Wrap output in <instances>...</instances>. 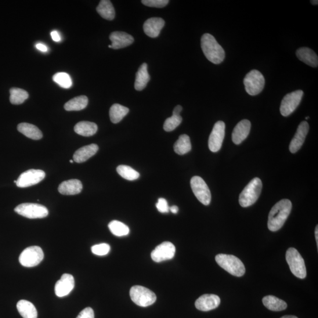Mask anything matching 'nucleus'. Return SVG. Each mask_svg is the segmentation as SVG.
I'll return each instance as SVG.
<instances>
[{"mask_svg":"<svg viewBox=\"0 0 318 318\" xmlns=\"http://www.w3.org/2000/svg\"><path fill=\"white\" fill-rule=\"evenodd\" d=\"M292 205L288 200L278 202L271 209L268 216L267 227L272 232L279 230L290 215Z\"/></svg>","mask_w":318,"mask_h":318,"instance_id":"1","label":"nucleus"},{"mask_svg":"<svg viewBox=\"0 0 318 318\" xmlns=\"http://www.w3.org/2000/svg\"><path fill=\"white\" fill-rule=\"evenodd\" d=\"M201 48L205 57L213 64H220L225 59V50L210 34L207 33L202 35Z\"/></svg>","mask_w":318,"mask_h":318,"instance_id":"2","label":"nucleus"},{"mask_svg":"<svg viewBox=\"0 0 318 318\" xmlns=\"http://www.w3.org/2000/svg\"><path fill=\"white\" fill-rule=\"evenodd\" d=\"M215 260L222 268L233 276L241 277L245 273L243 262L235 256L220 254L216 256Z\"/></svg>","mask_w":318,"mask_h":318,"instance_id":"3","label":"nucleus"},{"mask_svg":"<svg viewBox=\"0 0 318 318\" xmlns=\"http://www.w3.org/2000/svg\"><path fill=\"white\" fill-rule=\"evenodd\" d=\"M262 189L261 180L258 178L253 179L240 194L238 202L241 207L247 208L254 205L258 200Z\"/></svg>","mask_w":318,"mask_h":318,"instance_id":"4","label":"nucleus"},{"mask_svg":"<svg viewBox=\"0 0 318 318\" xmlns=\"http://www.w3.org/2000/svg\"><path fill=\"white\" fill-rule=\"evenodd\" d=\"M286 260L291 272L300 279L306 276V268L304 260L299 252L294 248H289L286 253Z\"/></svg>","mask_w":318,"mask_h":318,"instance_id":"5","label":"nucleus"},{"mask_svg":"<svg viewBox=\"0 0 318 318\" xmlns=\"http://www.w3.org/2000/svg\"><path fill=\"white\" fill-rule=\"evenodd\" d=\"M132 301L137 305L147 307L153 305L156 301V295L149 289L142 286H133L130 291Z\"/></svg>","mask_w":318,"mask_h":318,"instance_id":"6","label":"nucleus"},{"mask_svg":"<svg viewBox=\"0 0 318 318\" xmlns=\"http://www.w3.org/2000/svg\"><path fill=\"white\" fill-rule=\"evenodd\" d=\"M246 91L251 96H256L264 88L265 80L263 74L257 70H253L246 75L244 81Z\"/></svg>","mask_w":318,"mask_h":318,"instance_id":"7","label":"nucleus"},{"mask_svg":"<svg viewBox=\"0 0 318 318\" xmlns=\"http://www.w3.org/2000/svg\"><path fill=\"white\" fill-rule=\"evenodd\" d=\"M14 211L28 219L45 218L49 215L48 209L45 206L37 204H20L14 209Z\"/></svg>","mask_w":318,"mask_h":318,"instance_id":"8","label":"nucleus"},{"mask_svg":"<svg viewBox=\"0 0 318 318\" xmlns=\"http://www.w3.org/2000/svg\"><path fill=\"white\" fill-rule=\"evenodd\" d=\"M44 259V253L41 247L37 246L25 249L19 257L20 264L24 267H32L37 266Z\"/></svg>","mask_w":318,"mask_h":318,"instance_id":"9","label":"nucleus"},{"mask_svg":"<svg viewBox=\"0 0 318 318\" xmlns=\"http://www.w3.org/2000/svg\"><path fill=\"white\" fill-rule=\"evenodd\" d=\"M190 185L193 192L198 201L208 206L211 202V193L207 184L200 176H194L190 180Z\"/></svg>","mask_w":318,"mask_h":318,"instance_id":"10","label":"nucleus"},{"mask_svg":"<svg viewBox=\"0 0 318 318\" xmlns=\"http://www.w3.org/2000/svg\"><path fill=\"white\" fill-rule=\"evenodd\" d=\"M303 95V92L302 90H298L285 96L283 100H282L281 104L280 111L281 114L284 117L289 116L291 114L299 105Z\"/></svg>","mask_w":318,"mask_h":318,"instance_id":"11","label":"nucleus"},{"mask_svg":"<svg viewBox=\"0 0 318 318\" xmlns=\"http://www.w3.org/2000/svg\"><path fill=\"white\" fill-rule=\"evenodd\" d=\"M46 173L39 169H30L24 172L17 180L16 185L19 187H28L36 185L45 178Z\"/></svg>","mask_w":318,"mask_h":318,"instance_id":"12","label":"nucleus"},{"mask_svg":"<svg viewBox=\"0 0 318 318\" xmlns=\"http://www.w3.org/2000/svg\"><path fill=\"white\" fill-rule=\"evenodd\" d=\"M225 135V124L222 121L216 122L209 136L208 145L212 152H217L221 149Z\"/></svg>","mask_w":318,"mask_h":318,"instance_id":"13","label":"nucleus"},{"mask_svg":"<svg viewBox=\"0 0 318 318\" xmlns=\"http://www.w3.org/2000/svg\"><path fill=\"white\" fill-rule=\"evenodd\" d=\"M175 252L174 245L170 242H164L151 252V258L155 262H162L172 259L174 257Z\"/></svg>","mask_w":318,"mask_h":318,"instance_id":"14","label":"nucleus"},{"mask_svg":"<svg viewBox=\"0 0 318 318\" xmlns=\"http://www.w3.org/2000/svg\"><path fill=\"white\" fill-rule=\"evenodd\" d=\"M309 129V124L306 121H303L300 124L290 143V150L292 153H295L301 149L308 135Z\"/></svg>","mask_w":318,"mask_h":318,"instance_id":"15","label":"nucleus"},{"mask_svg":"<svg viewBox=\"0 0 318 318\" xmlns=\"http://www.w3.org/2000/svg\"><path fill=\"white\" fill-rule=\"evenodd\" d=\"M74 288V277L70 274L64 273L55 285V293L58 297H64L73 291Z\"/></svg>","mask_w":318,"mask_h":318,"instance_id":"16","label":"nucleus"},{"mask_svg":"<svg viewBox=\"0 0 318 318\" xmlns=\"http://www.w3.org/2000/svg\"><path fill=\"white\" fill-rule=\"evenodd\" d=\"M220 303V299L218 295L205 294L196 300L195 306L201 311L207 312L218 308Z\"/></svg>","mask_w":318,"mask_h":318,"instance_id":"17","label":"nucleus"},{"mask_svg":"<svg viewBox=\"0 0 318 318\" xmlns=\"http://www.w3.org/2000/svg\"><path fill=\"white\" fill-rule=\"evenodd\" d=\"M165 21L160 17H152L147 20L143 24V30L145 34L151 38H156L161 33L164 28Z\"/></svg>","mask_w":318,"mask_h":318,"instance_id":"18","label":"nucleus"},{"mask_svg":"<svg viewBox=\"0 0 318 318\" xmlns=\"http://www.w3.org/2000/svg\"><path fill=\"white\" fill-rule=\"evenodd\" d=\"M109 38L112 43L111 49L115 50L126 48L132 45L134 42L132 35L123 31L111 32Z\"/></svg>","mask_w":318,"mask_h":318,"instance_id":"19","label":"nucleus"},{"mask_svg":"<svg viewBox=\"0 0 318 318\" xmlns=\"http://www.w3.org/2000/svg\"><path fill=\"white\" fill-rule=\"evenodd\" d=\"M251 124L248 120H242L238 122L232 133V141L234 144H240L247 138L250 133Z\"/></svg>","mask_w":318,"mask_h":318,"instance_id":"20","label":"nucleus"},{"mask_svg":"<svg viewBox=\"0 0 318 318\" xmlns=\"http://www.w3.org/2000/svg\"><path fill=\"white\" fill-rule=\"evenodd\" d=\"M83 185L78 179H71L63 182L58 188L61 194L64 195H75L81 192Z\"/></svg>","mask_w":318,"mask_h":318,"instance_id":"21","label":"nucleus"},{"mask_svg":"<svg viewBox=\"0 0 318 318\" xmlns=\"http://www.w3.org/2000/svg\"><path fill=\"white\" fill-rule=\"evenodd\" d=\"M98 150L99 147L96 144H91L80 148L73 155V161L78 164L85 162L93 156Z\"/></svg>","mask_w":318,"mask_h":318,"instance_id":"22","label":"nucleus"},{"mask_svg":"<svg viewBox=\"0 0 318 318\" xmlns=\"http://www.w3.org/2000/svg\"><path fill=\"white\" fill-rule=\"evenodd\" d=\"M298 59L308 66L317 67L318 57L317 54L312 50L308 48H302L297 50L296 53Z\"/></svg>","mask_w":318,"mask_h":318,"instance_id":"23","label":"nucleus"},{"mask_svg":"<svg viewBox=\"0 0 318 318\" xmlns=\"http://www.w3.org/2000/svg\"><path fill=\"white\" fill-rule=\"evenodd\" d=\"M150 77L147 71V64L145 63L142 64L136 75L135 89L137 91H142L146 88L149 83Z\"/></svg>","mask_w":318,"mask_h":318,"instance_id":"24","label":"nucleus"},{"mask_svg":"<svg viewBox=\"0 0 318 318\" xmlns=\"http://www.w3.org/2000/svg\"><path fill=\"white\" fill-rule=\"evenodd\" d=\"M19 132L23 134L25 136L32 140H39L43 137V133L37 127L27 123H22L17 126Z\"/></svg>","mask_w":318,"mask_h":318,"instance_id":"25","label":"nucleus"},{"mask_svg":"<svg viewBox=\"0 0 318 318\" xmlns=\"http://www.w3.org/2000/svg\"><path fill=\"white\" fill-rule=\"evenodd\" d=\"M17 308L23 318H37V311L35 307L26 300H20L18 302Z\"/></svg>","mask_w":318,"mask_h":318,"instance_id":"26","label":"nucleus"},{"mask_svg":"<svg viewBox=\"0 0 318 318\" xmlns=\"http://www.w3.org/2000/svg\"><path fill=\"white\" fill-rule=\"evenodd\" d=\"M262 302L266 308L272 311H282L286 309L288 306L287 303L283 300L272 295L265 296Z\"/></svg>","mask_w":318,"mask_h":318,"instance_id":"27","label":"nucleus"},{"mask_svg":"<svg viewBox=\"0 0 318 318\" xmlns=\"http://www.w3.org/2000/svg\"><path fill=\"white\" fill-rule=\"evenodd\" d=\"M98 128L95 123L83 121L78 122L74 126V131L78 135L89 137L95 135L97 132Z\"/></svg>","mask_w":318,"mask_h":318,"instance_id":"28","label":"nucleus"},{"mask_svg":"<svg viewBox=\"0 0 318 318\" xmlns=\"http://www.w3.org/2000/svg\"><path fill=\"white\" fill-rule=\"evenodd\" d=\"M96 10L99 15L107 20H113L115 17L114 7L109 0H102L97 7Z\"/></svg>","mask_w":318,"mask_h":318,"instance_id":"29","label":"nucleus"},{"mask_svg":"<svg viewBox=\"0 0 318 318\" xmlns=\"http://www.w3.org/2000/svg\"><path fill=\"white\" fill-rule=\"evenodd\" d=\"M88 97L80 96L68 101L64 104V108L67 111H80L88 106Z\"/></svg>","mask_w":318,"mask_h":318,"instance_id":"30","label":"nucleus"},{"mask_svg":"<svg viewBox=\"0 0 318 318\" xmlns=\"http://www.w3.org/2000/svg\"><path fill=\"white\" fill-rule=\"evenodd\" d=\"M128 107L121 105L119 104H114L110 107L109 115L110 121L113 124H116L122 121L129 113Z\"/></svg>","mask_w":318,"mask_h":318,"instance_id":"31","label":"nucleus"},{"mask_svg":"<svg viewBox=\"0 0 318 318\" xmlns=\"http://www.w3.org/2000/svg\"><path fill=\"white\" fill-rule=\"evenodd\" d=\"M191 149V144L189 136L187 135H180L175 143V152L179 155H183L189 153Z\"/></svg>","mask_w":318,"mask_h":318,"instance_id":"32","label":"nucleus"},{"mask_svg":"<svg viewBox=\"0 0 318 318\" xmlns=\"http://www.w3.org/2000/svg\"><path fill=\"white\" fill-rule=\"evenodd\" d=\"M11 103L19 105L23 103L28 98V93L26 90L19 88H12L10 90Z\"/></svg>","mask_w":318,"mask_h":318,"instance_id":"33","label":"nucleus"},{"mask_svg":"<svg viewBox=\"0 0 318 318\" xmlns=\"http://www.w3.org/2000/svg\"><path fill=\"white\" fill-rule=\"evenodd\" d=\"M108 227L110 232L116 236H126L130 232L129 227L118 220H113L108 224Z\"/></svg>","mask_w":318,"mask_h":318,"instance_id":"34","label":"nucleus"},{"mask_svg":"<svg viewBox=\"0 0 318 318\" xmlns=\"http://www.w3.org/2000/svg\"><path fill=\"white\" fill-rule=\"evenodd\" d=\"M116 170L118 175L121 176L123 178L131 180V181L136 180L140 177V174L138 172L128 166H118Z\"/></svg>","mask_w":318,"mask_h":318,"instance_id":"35","label":"nucleus"},{"mask_svg":"<svg viewBox=\"0 0 318 318\" xmlns=\"http://www.w3.org/2000/svg\"><path fill=\"white\" fill-rule=\"evenodd\" d=\"M53 81L59 85L61 88L69 89L73 85L72 80L69 75L63 72L57 73L53 75Z\"/></svg>","mask_w":318,"mask_h":318,"instance_id":"36","label":"nucleus"},{"mask_svg":"<svg viewBox=\"0 0 318 318\" xmlns=\"http://www.w3.org/2000/svg\"><path fill=\"white\" fill-rule=\"evenodd\" d=\"M182 122V117L180 115H172L171 117L166 119L164 125L166 132H172L178 128Z\"/></svg>","mask_w":318,"mask_h":318,"instance_id":"37","label":"nucleus"},{"mask_svg":"<svg viewBox=\"0 0 318 318\" xmlns=\"http://www.w3.org/2000/svg\"><path fill=\"white\" fill-rule=\"evenodd\" d=\"M110 251L109 245L107 244H100L94 245L92 247V252L93 254L98 256H104L108 254Z\"/></svg>","mask_w":318,"mask_h":318,"instance_id":"38","label":"nucleus"},{"mask_svg":"<svg viewBox=\"0 0 318 318\" xmlns=\"http://www.w3.org/2000/svg\"><path fill=\"white\" fill-rule=\"evenodd\" d=\"M142 3L144 6L156 8H163L168 5V0H142Z\"/></svg>","mask_w":318,"mask_h":318,"instance_id":"39","label":"nucleus"},{"mask_svg":"<svg viewBox=\"0 0 318 318\" xmlns=\"http://www.w3.org/2000/svg\"><path fill=\"white\" fill-rule=\"evenodd\" d=\"M157 210L162 213H168L169 212V207L167 201L164 198H158L157 203L156 205Z\"/></svg>","mask_w":318,"mask_h":318,"instance_id":"40","label":"nucleus"},{"mask_svg":"<svg viewBox=\"0 0 318 318\" xmlns=\"http://www.w3.org/2000/svg\"><path fill=\"white\" fill-rule=\"evenodd\" d=\"M77 318H95V313H94L92 308H86L83 309L82 311L79 313Z\"/></svg>","mask_w":318,"mask_h":318,"instance_id":"41","label":"nucleus"},{"mask_svg":"<svg viewBox=\"0 0 318 318\" xmlns=\"http://www.w3.org/2000/svg\"><path fill=\"white\" fill-rule=\"evenodd\" d=\"M52 38L54 42H59L60 41V36L57 31H53L51 32Z\"/></svg>","mask_w":318,"mask_h":318,"instance_id":"42","label":"nucleus"},{"mask_svg":"<svg viewBox=\"0 0 318 318\" xmlns=\"http://www.w3.org/2000/svg\"><path fill=\"white\" fill-rule=\"evenodd\" d=\"M182 110L183 108L181 106H177L173 111V115H180V114L181 113Z\"/></svg>","mask_w":318,"mask_h":318,"instance_id":"43","label":"nucleus"},{"mask_svg":"<svg viewBox=\"0 0 318 318\" xmlns=\"http://www.w3.org/2000/svg\"><path fill=\"white\" fill-rule=\"evenodd\" d=\"M35 47L36 48L39 50V51H42L43 52H46L48 51V48H47L45 45L41 44V43L36 45Z\"/></svg>","mask_w":318,"mask_h":318,"instance_id":"44","label":"nucleus"},{"mask_svg":"<svg viewBox=\"0 0 318 318\" xmlns=\"http://www.w3.org/2000/svg\"><path fill=\"white\" fill-rule=\"evenodd\" d=\"M169 211H171L172 213H174V214H176V213H178L179 208L176 206H172V207L169 208Z\"/></svg>","mask_w":318,"mask_h":318,"instance_id":"45","label":"nucleus"},{"mask_svg":"<svg viewBox=\"0 0 318 318\" xmlns=\"http://www.w3.org/2000/svg\"><path fill=\"white\" fill-rule=\"evenodd\" d=\"M315 233L316 241L317 243V247L318 248V226H316V227Z\"/></svg>","mask_w":318,"mask_h":318,"instance_id":"46","label":"nucleus"},{"mask_svg":"<svg viewBox=\"0 0 318 318\" xmlns=\"http://www.w3.org/2000/svg\"><path fill=\"white\" fill-rule=\"evenodd\" d=\"M281 318H298V317L295 316H293V315H286V316H284L282 317Z\"/></svg>","mask_w":318,"mask_h":318,"instance_id":"47","label":"nucleus"},{"mask_svg":"<svg viewBox=\"0 0 318 318\" xmlns=\"http://www.w3.org/2000/svg\"><path fill=\"white\" fill-rule=\"evenodd\" d=\"M310 3H311L312 4V5H317V4H318L317 3L318 2L317 1V0H316V1H311V2H310Z\"/></svg>","mask_w":318,"mask_h":318,"instance_id":"48","label":"nucleus"},{"mask_svg":"<svg viewBox=\"0 0 318 318\" xmlns=\"http://www.w3.org/2000/svg\"><path fill=\"white\" fill-rule=\"evenodd\" d=\"M74 161L73 160H70V162L71 163V164H73Z\"/></svg>","mask_w":318,"mask_h":318,"instance_id":"49","label":"nucleus"},{"mask_svg":"<svg viewBox=\"0 0 318 318\" xmlns=\"http://www.w3.org/2000/svg\"><path fill=\"white\" fill-rule=\"evenodd\" d=\"M309 118V117H306L305 119H306V120H307V119H308Z\"/></svg>","mask_w":318,"mask_h":318,"instance_id":"50","label":"nucleus"},{"mask_svg":"<svg viewBox=\"0 0 318 318\" xmlns=\"http://www.w3.org/2000/svg\"><path fill=\"white\" fill-rule=\"evenodd\" d=\"M108 48H111V45L108 46Z\"/></svg>","mask_w":318,"mask_h":318,"instance_id":"51","label":"nucleus"},{"mask_svg":"<svg viewBox=\"0 0 318 318\" xmlns=\"http://www.w3.org/2000/svg\"><path fill=\"white\" fill-rule=\"evenodd\" d=\"M14 183H16V182H17V180H14Z\"/></svg>","mask_w":318,"mask_h":318,"instance_id":"52","label":"nucleus"}]
</instances>
